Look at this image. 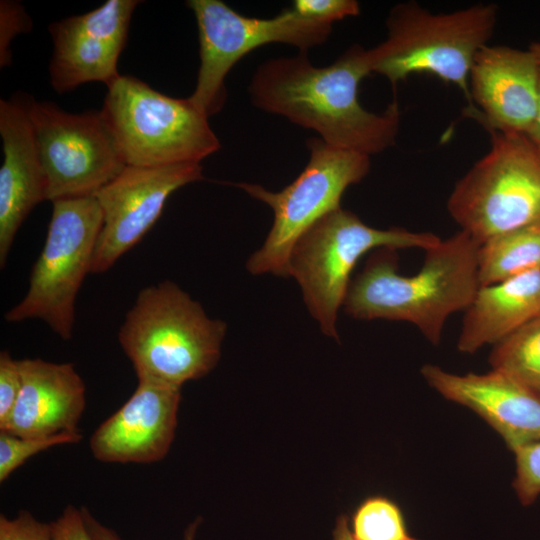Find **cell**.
<instances>
[{
    "label": "cell",
    "instance_id": "8",
    "mask_svg": "<svg viewBox=\"0 0 540 540\" xmlns=\"http://www.w3.org/2000/svg\"><path fill=\"white\" fill-rule=\"evenodd\" d=\"M309 160L297 178L278 192L261 185L236 183L252 198L268 205L274 214L263 245L246 263L253 275L289 277L291 251L299 238L319 219L340 208L345 190L360 182L370 170V157L331 146L319 137L306 142Z\"/></svg>",
    "mask_w": 540,
    "mask_h": 540
},
{
    "label": "cell",
    "instance_id": "9",
    "mask_svg": "<svg viewBox=\"0 0 540 540\" xmlns=\"http://www.w3.org/2000/svg\"><path fill=\"white\" fill-rule=\"evenodd\" d=\"M47 236L24 298L5 314L8 322L44 321L70 340L75 302L92 261L103 216L94 196L52 202Z\"/></svg>",
    "mask_w": 540,
    "mask_h": 540
},
{
    "label": "cell",
    "instance_id": "20",
    "mask_svg": "<svg viewBox=\"0 0 540 540\" xmlns=\"http://www.w3.org/2000/svg\"><path fill=\"white\" fill-rule=\"evenodd\" d=\"M540 270V220L485 241L478 249L480 286Z\"/></svg>",
    "mask_w": 540,
    "mask_h": 540
},
{
    "label": "cell",
    "instance_id": "27",
    "mask_svg": "<svg viewBox=\"0 0 540 540\" xmlns=\"http://www.w3.org/2000/svg\"><path fill=\"white\" fill-rule=\"evenodd\" d=\"M22 386L19 360L8 351L0 353V425L10 416Z\"/></svg>",
    "mask_w": 540,
    "mask_h": 540
},
{
    "label": "cell",
    "instance_id": "10",
    "mask_svg": "<svg viewBox=\"0 0 540 540\" xmlns=\"http://www.w3.org/2000/svg\"><path fill=\"white\" fill-rule=\"evenodd\" d=\"M187 6L195 15L200 55L196 86L188 98L208 118L222 109L225 78L249 52L282 43L307 53L332 33V25L306 19L292 8L263 19L243 16L220 0H189Z\"/></svg>",
    "mask_w": 540,
    "mask_h": 540
},
{
    "label": "cell",
    "instance_id": "4",
    "mask_svg": "<svg viewBox=\"0 0 540 540\" xmlns=\"http://www.w3.org/2000/svg\"><path fill=\"white\" fill-rule=\"evenodd\" d=\"M498 8L477 3L434 13L415 1L398 3L386 19V38L368 49L371 73L393 86L412 74H428L456 86L471 104L469 73L496 29Z\"/></svg>",
    "mask_w": 540,
    "mask_h": 540
},
{
    "label": "cell",
    "instance_id": "19",
    "mask_svg": "<svg viewBox=\"0 0 540 540\" xmlns=\"http://www.w3.org/2000/svg\"><path fill=\"white\" fill-rule=\"evenodd\" d=\"M540 314V270L480 286L465 310L457 348L474 353L505 339Z\"/></svg>",
    "mask_w": 540,
    "mask_h": 540
},
{
    "label": "cell",
    "instance_id": "29",
    "mask_svg": "<svg viewBox=\"0 0 540 540\" xmlns=\"http://www.w3.org/2000/svg\"><path fill=\"white\" fill-rule=\"evenodd\" d=\"M25 15L24 11L19 5H16L11 2L2 1L1 2V61H7L6 60V53H7V46L9 44V41L11 37L16 32L22 31L21 26H15L14 23H16L20 18H22Z\"/></svg>",
    "mask_w": 540,
    "mask_h": 540
},
{
    "label": "cell",
    "instance_id": "16",
    "mask_svg": "<svg viewBox=\"0 0 540 540\" xmlns=\"http://www.w3.org/2000/svg\"><path fill=\"white\" fill-rule=\"evenodd\" d=\"M421 374L443 397L482 417L510 450L540 441V395L512 377L493 369L457 375L435 365Z\"/></svg>",
    "mask_w": 540,
    "mask_h": 540
},
{
    "label": "cell",
    "instance_id": "1",
    "mask_svg": "<svg viewBox=\"0 0 540 540\" xmlns=\"http://www.w3.org/2000/svg\"><path fill=\"white\" fill-rule=\"evenodd\" d=\"M370 74L368 49L354 44L323 67L303 52L268 59L248 91L255 107L317 132L331 146L371 157L394 146L401 111L396 98L381 113L361 105L359 85Z\"/></svg>",
    "mask_w": 540,
    "mask_h": 540
},
{
    "label": "cell",
    "instance_id": "11",
    "mask_svg": "<svg viewBox=\"0 0 540 540\" xmlns=\"http://www.w3.org/2000/svg\"><path fill=\"white\" fill-rule=\"evenodd\" d=\"M47 182V200L94 196L127 166L100 111L65 112L28 100Z\"/></svg>",
    "mask_w": 540,
    "mask_h": 540
},
{
    "label": "cell",
    "instance_id": "26",
    "mask_svg": "<svg viewBox=\"0 0 540 540\" xmlns=\"http://www.w3.org/2000/svg\"><path fill=\"white\" fill-rule=\"evenodd\" d=\"M0 540H53L51 524L38 521L25 510L13 519L1 514Z\"/></svg>",
    "mask_w": 540,
    "mask_h": 540
},
{
    "label": "cell",
    "instance_id": "31",
    "mask_svg": "<svg viewBox=\"0 0 540 540\" xmlns=\"http://www.w3.org/2000/svg\"><path fill=\"white\" fill-rule=\"evenodd\" d=\"M333 538L334 540H354L349 528V519L346 515H340L337 518Z\"/></svg>",
    "mask_w": 540,
    "mask_h": 540
},
{
    "label": "cell",
    "instance_id": "28",
    "mask_svg": "<svg viewBox=\"0 0 540 540\" xmlns=\"http://www.w3.org/2000/svg\"><path fill=\"white\" fill-rule=\"evenodd\" d=\"M51 524L53 540H93L82 510L69 505Z\"/></svg>",
    "mask_w": 540,
    "mask_h": 540
},
{
    "label": "cell",
    "instance_id": "23",
    "mask_svg": "<svg viewBox=\"0 0 540 540\" xmlns=\"http://www.w3.org/2000/svg\"><path fill=\"white\" fill-rule=\"evenodd\" d=\"M80 431L63 432L46 437H21L0 431V482H4L29 458L53 446L77 443Z\"/></svg>",
    "mask_w": 540,
    "mask_h": 540
},
{
    "label": "cell",
    "instance_id": "33",
    "mask_svg": "<svg viewBox=\"0 0 540 540\" xmlns=\"http://www.w3.org/2000/svg\"><path fill=\"white\" fill-rule=\"evenodd\" d=\"M528 49L530 50V52L533 54L536 61L540 65V43L539 42L533 43L530 45Z\"/></svg>",
    "mask_w": 540,
    "mask_h": 540
},
{
    "label": "cell",
    "instance_id": "2",
    "mask_svg": "<svg viewBox=\"0 0 540 540\" xmlns=\"http://www.w3.org/2000/svg\"><path fill=\"white\" fill-rule=\"evenodd\" d=\"M479 245L460 230L426 249L424 263L413 275L398 273L396 250H374L351 281L344 310L360 320L409 322L436 345L448 317L465 311L480 287Z\"/></svg>",
    "mask_w": 540,
    "mask_h": 540
},
{
    "label": "cell",
    "instance_id": "30",
    "mask_svg": "<svg viewBox=\"0 0 540 540\" xmlns=\"http://www.w3.org/2000/svg\"><path fill=\"white\" fill-rule=\"evenodd\" d=\"M86 527L93 540H121L113 530L100 524L86 508H81ZM199 520L192 523L186 530L185 540H193Z\"/></svg>",
    "mask_w": 540,
    "mask_h": 540
},
{
    "label": "cell",
    "instance_id": "32",
    "mask_svg": "<svg viewBox=\"0 0 540 540\" xmlns=\"http://www.w3.org/2000/svg\"><path fill=\"white\" fill-rule=\"evenodd\" d=\"M525 135L540 155V97L536 117Z\"/></svg>",
    "mask_w": 540,
    "mask_h": 540
},
{
    "label": "cell",
    "instance_id": "18",
    "mask_svg": "<svg viewBox=\"0 0 540 540\" xmlns=\"http://www.w3.org/2000/svg\"><path fill=\"white\" fill-rule=\"evenodd\" d=\"M19 365L21 390L0 431L33 438L80 431L86 387L73 364L25 358Z\"/></svg>",
    "mask_w": 540,
    "mask_h": 540
},
{
    "label": "cell",
    "instance_id": "21",
    "mask_svg": "<svg viewBox=\"0 0 540 540\" xmlns=\"http://www.w3.org/2000/svg\"><path fill=\"white\" fill-rule=\"evenodd\" d=\"M489 362L540 395V314L496 343Z\"/></svg>",
    "mask_w": 540,
    "mask_h": 540
},
{
    "label": "cell",
    "instance_id": "5",
    "mask_svg": "<svg viewBox=\"0 0 540 540\" xmlns=\"http://www.w3.org/2000/svg\"><path fill=\"white\" fill-rule=\"evenodd\" d=\"M440 241L430 232L371 227L340 207L319 219L296 242L289 257V276L299 284L307 309L321 331L338 339V311L362 256L380 248L426 250Z\"/></svg>",
    "mask_w": 540,
    "mask_h": 540
},
{
    "label": "cell",
    "instance_id": "3",
    "mask_svg": "<svg viewBox=\"0 0 540 540\" xmlns=\"http://www.w3.org/2000/svg\"><path fill=\"white\" fill-rule=\"evenodd\" d=\"M227 324L165 280L139 291L118 332L138 380L176 387L207 375L218 363Z\"/></svg>",
    "mask_w": 540,
    "mask_h": 540
},
{
    "label": "cell",
    "instance_id": "24",
    "mask_svg": "<svg viewBox=\"0 0 540 540\" xmlns=\"http://www.w3.org/2000/svg\"><path fill=\"white\" fill-rule=\"evenodd\" d=\"M513 452L516 461L513 487L520 502L530 505L540 495V441L523 445Z\"/></svg>",
    "mask_w": 540,
    "mask_h": 540
},
{
    "label": "cell",
    "instance_id": "12",
    "mask_svg": "<svg viewBox=\"0 0 540 540\" xmlns=\"http://www.w3.org/2000/svg\"><path fill=\"white\" fill-rule=\"evenodd\" d=\"M202 179L200 163L126 166L94 195L102 211L103 223L91 273L108 271L152 228L174 191Z\"/></svg>",
    "mask_w": 540,
    "mask_h": 540
},
{
    "label": "cell",
    "instance_id": "13",
    "mask_svg": "<svg viewBox=\"0 0 540 540\" xmlns=\"http://www.w3.org/2000/svg\"><path fill=\"white\" fill-rule=\"evenodd\" d=\"M137 0H109L85 14L52 23L49 66L53 89L63 94L93 81L111 85Z\"/></svg>",
    "mask_w": 540,
    "mask_h": 540
},
{
    "label": "cell",
    "instance_id": "14",
    "mask_svg": "<svg viewBox=\"0 0 540 540\" xmlns=\"http://www.w3.org/2000/svg\"><path fill=\"white\" fill-rule=\"evenodd\" d=\"M468 116L490 132L526 133L539 106L540 65L530 50L486 45L469 73Z\"/></svg>",
    "mask_w": 540,
    "mask_h": 540
},
{
    "label": "cell",
    "instance_id": "6",
    "mask_svg": "<svg viewBox=\"0 0 540 540\" xmlns=\"http://www.w3.org/2000/svg\"><path fill=\"white\" fill-rule=\"evenodd\" d=\"M107 88L100 113L127 166L200 163L221 148L189 98L167 96L129 75Z\"/></svg>",
    "mask_w": 540,
    "mask_h": 540
},
{
    "label": "cell",
    "instance_id": "22",
    "mask_svg": "<svg viewBox=\"0 0 540 540\" xmlns=\"http://www.w3.org/2000/svg\"><path fill=\"white\" fill-rule=\"evenodd\" d=\"M349 528L354 540H420L410 533L401 507L384 495L363 499L351 514Z\"/></svg>",
    "mask_w": 540,
    "mask_h": 540
},
{
    "label": "cell",
    "instance_id": "25",
    "mask_svg": "<svg viewBox=\"0 0 540 540\" xmlns=\"http://www.w3.org/2000/svg\"><path fill=\"white\" fill-rule=\"evenodd\" d=\"M292 9L306 19L330 25L360 14V5L355 0H295Z\"/></svg>",
    "mask_w": 540,
    "mask_h": 540
},
{
    "label": "cell",
    "instance_id": "15",
    "mask_svg": "<svg viewBox=\"0 0 540 540\" xmlns=\"http://www.w3.org/2000/svg\"><path fill=\"white\" fill-rule=\"evenodd\" d=\"M180 401V387L138 380L128 400L92 434L93 456L121 464L162 460L174 440Z\"/></svg>",
    "mask_w": 540,
    "mask_h": 540
},
{
    "label": "cell",
    "instance_id": "7",
    "mask_svg": "<svg viewBox=\"0 0 540 540\" xmlns=\"http://www.w3.org/2000/svg\"><path fill=\"white\" fill-rule=\"evenodd\" d=\"M490 135V149L447 200L452 219L479 244L540 220L539 153L524 133Z\"/></svg>",
    "mask_w": 540,
    "mask_h": 540
},
{
    "label": "cell",
    "instance_id": "17",
    "mask_svg": "<svg viewBox=\"0 0 540 540\" xmlns=\"http://www.w3.org/2000/svg\"><path fill=\"white\" fill-rule=\"evenodd\" d=\"M0 267L23 221L47 200V182L28 112V99L0 101Z\"/></svg>",
    "mask_w": 540,
    "mask_h": 540
}]
</instances>
